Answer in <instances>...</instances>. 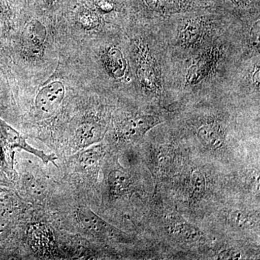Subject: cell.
Wrapping results in <instances>:
<instances>
[{
	"mask_svg": "<svg viewBox=\"0 0 260 260\" xmlns=\"http://www.w3.org/2000/svg\"><path fill=\"white\" fill-rule=\"evenodd\" d=\"M78 219L84 229L98 237H104L112 232V228L88 208L82 207L78 212Z\"/></svg>",
	"mask_w": 260,
	"mask_h": 260,
	"instance_id": "11",
	"label": "cell"
},
{
	"mask_svg": "<svg viewBox=\"0 0 260 260\" xmlns=\"http://www.w3.org/2000/svg\"><path fill=\"white\" fill-rule=\"evenodd\" d=\"M65 95L64 84L53 81L43 87L36 97V108L43 116H50L61 105Z\"/></svg>",
	"mask_w": 260,
	"mask_h": 260,
	"instance_id": "5",
	"label": "cell"
},
{
	"mask_svg": "<svg viewBox=\"0 0 260 260\" xmlns=\"http://www.w3.org/2000/svg\"><path fill=\"white\" fill-rule=\"evenodd\" d=\"M233 4L237 5L240 8H245L251 4V0H229Z\"/></svg>",
	"mask_w": 260,
	"mask_h": 260,
	"instance_id": "23",
	"label": "cell"
},
{
	"mask_svg": "<svg viewBox=\"0 0 260 260\" xmlns=\"http://www.w3.org/2000/svg\"><path fill=\"white\" fill-rule=\"evenodd\" d=\"M160 120L156 116L141 115L129 117L118 126L117 135L121 139L126 141H135L155 126L160 124Z\"/></svg>",
	"mask_w": 260,
	"mask_h": 260,
	"instance_id": "4",
	"label": "cell"
},
{
	"mask_svg": "<svg viewBox=\"0 0 260 260\" xmlns=\"http://www.w3.org/2000/svg\"><path fill=\"white\" fill-rule=\"evenodd\" d=\"M251 81L254 86L256 89H257L258 91L259 90V83H260V69H259V61H258L257 63L254 65L253 68L252 72H251Z\"/></svg>",
	"mask_w": 260,
	"mask_h": 260,
	"instance_id": "21",
	"label": "cell"
},
{
	"mask_svg": "<svg viewBox=\"0 0 260 260\" xmlns=\"http://www.w3.org/2000/svg\"><path fill=\"white\" fill-rule=\"evenodd\" d=\"M230 220L234 225L241 229H247L253 225V220L240 210L233 211L230 215Z\"/></svg>",
	"mask_w": 260,
	"mask_h": 260,
	"instance_id": "17",
	"label": "cell"
},
{
	"mask_svg": "<svg viewBox=\"0 0 260 260\" xmlns=\"http://www.w3.org/2000/svg\"><path fill=\"white\" fill-rule=\"evenodd\" d=\"M148 10L160 15H172L194 10L198 0H140Z\"/></svg>",
	"mask_w": 260,
	"mask_h": 260,
	"instance_id": "6",
	"label": "cell"
},
{
	"mask_svg": "<svg viewBox=\"0 0 260 260\" xmlns=\"http://www.w3.org/2000/svg\"><path fill=\"white\" fill-rule=\"evenodd\" d=\"M78 18L80 25L87 30L96 28L101 23L99 15L90 10H82L78 15Z\"/></svg>",
	"mask_w": 260,
	"mask_h": 260,
	"instance_id": "16",
	"label": "cell"
},
{
	"mask_svg": "<svg viewBox=\"0 0 260 260\" xmlns=\"http://www.w3.org/2000/svg\"><path fill=\"white\" fill-rule=\"evenodd\" d=\"M0 130H1L2 134H3L5 139L6 140V141L11 146L23 149V150H25L28 153L39 157L45 164L51 162L55 164V160H56L55 155H53V154L47 155V154L42 151V150L32 148L27 143L26 140H25L23 135H20L18 132H17L13 127L8 125L7 123L2 120L1 119H0Z\"/></svg>",
	"mask_w": 260,
	"mask_h": 260,
	"instance_id": "7",
	"label": "cell"
},
{
	"mask_svg": "<svg viewBox=\"0 0 260 260\" xmlns=\"http://www.w3.org/2000/svg\"><path fill=\"white\" fill-rule=\"evenodd\" d=\"M47 37V28L39 20H31L24 30L23 39L25 45L32 54L37 55L42 52Z\"/></svg>",
	"mask_w": 260,
	"mask_h": 260,
	"instance_id": "8",
	"label": "cell"
},
{
	"mask_svg": "<svg viewBox=\"0 0 260 260\" xmlns=\"http://www.w3.org/2000/svg\"><path fill=\"white\" fill-rule=\"evenodd\" d=\"M198 138L202 144L211 150H218L225 143L223 126L215 121L200 126L198 131Z\"/></svg>",
	"mask_w": 260,
	"mask_h": 260,
	"instance_id": "9",
	"label": "cell"
},
{
	"mask_svg": "<svg viewBox=\"0 0 260 260\" xmlns=\"http://www.w3.org/2000/svg\"><path fill=\"white\" fill-rule=\"evenodd\" d=\"M169 229L172 235L183 242H199L203 237V234L198 228L183 220H176L171 222Z\"/></svg>",
	"mask_w": 260,
	"mask_h": 260,
	"instance_id": "12",
	"label": "cell"
},
{
	"mask_svg": "<svg viewBox=\"0 0 260 260\" xmlns=\"http://www.w3.org/2000/svg\"><path fill=\"white\" fill-rule=\"evenodd\" d=\"M221 56V51L217 47H210L203 51L188 68L186 84L195 85L206 80L216 69Z\"/></svg>",
	"mask_w": 260,
	"mask_h": 260,
	"instance_id": "3",
	"label": "cell"
},
{
	"mask_svg": "<svg viewBox=\"0 0 260 260\" xmlns=\"http://www.w3.org/2000/svg\"><path fill=\"white\" fill-rule=\"evenodd\" d=\"M95 4L102 13H111L115 8L114 0H95Z\"/></svg>",
	"mask_w": 260,
	"mask_h": 260,
	"instance_id": "20",
	"label": "cell"
},
{
	"mask_svg": "<svg viewBox=\"0 0 260 260\" xmlns=\"http://www.w3.org/2000/svg\"><path fill=\"white\" fill-rule=\"evenodd\" d=\"M239 258H241L240 253L235 251H223L218 254V259H239Z\"/></svg>",
	"mask_w": 260,
	"mask_h": 260,
	"instance_id": "22",
	"label": "cell"
},
{
	"mask_svg": "<svg viewBox=\"0 0 260 260\" xmlns=\"http://www.w3.org/2000/svg\"><path fill=\"white\" fill-rule=\"evenodd\" d=\"M109 184L114 194H124L129 191L132 181L126 173L115 170L109 174Z\"/></svg>",
	"mask_w": 260,
	"mask_h": 260,
	"instance_id": "14",
	"label": "cell"
},
{
	"mask_svg": "<svg viewBox=\"0 0 260 260\" xmlns=\"http://www.w3.org/2000/svg\"><path fill=\"white\" fill-rule=\"evenodd\" d=\"M136 73L140 87L145 93L158 95L164 88L159 62L148 44L139 40L135 44Z\"/></svg>",
	"mask_w": 260,
	"mask_h": 260,
	"instance_id": "1",
	"label": "cell"
},
{
	"mask_svg": "<svg viewBox=\"0 0 260 260\" xmlns=\"http://www.w3.org/2000/svg\"><path fill=\"white\" fill-rule=\"evenodd\" d=\"M102 136V129L96 123L88 122L82 124L77 130V145L80 148H85L89 145L97 143Z\"/></svg>",
	"mask_w": 260,
	"mask_h": 260,
	"instance_id": "13",
	"label": "cell"
},
{
	"mask_svg": "<svg viewBox=\"0 0 260 260\" xmlns=\"http://www.w3.org/2000/svg\"><path fill=\"white\" fill-rule=\"evenodd\" d=\"M42 1L47 3L48 5H53L54 3H55L57 0H42Z\"/></svg>",
	"mask_w": 260,
	"mask_h": 260,
	"instance_id": "24",
	"label": "cell"
},
{
	"mask_svg": "<svg viewBox=\"0 0 260 260\" xmlns=\"http://www.w3.org/2000/svg\"><path fill=\"white\" fill-rule=\"evenodd\" d=\"M210 30L209 22L204 17L188 18L179 29L178 44L184 49H197L204 44Z\"/></svg>",
	"mask_w": 260,
	"mask_h": 260,
	"instance_id": "2",
	"label": "cell"
},
{
	"mask_svg": "<svg viewBox=\"0 0 260 260\" xmlns=\"http://www.w3.org/2000/svg\"><path fill=\"white\" fill-rule=\"evenodd\" d=\"M102 61L108 73L114 79H121L125 76L127 61L120 49L114 47L109 48L103 54Z\"/></svg>",
	"mask_w": 260,
	"mask_h": 260,
	"instance_id": "10",
	"label": "cell"
},
{
	"mask_svg": "<svg viewBox=\"0 0 260 260\" xmlns=\"http://www.w3.org/2000/svg\"><path fill=\"white\" fill-rule=\"evenodd\" d=\"M249 45L251 49L259 52V20H258L253 25L249 34Z\"/></svg>",
	"mask_w": 260,
	"mask_h": 260,
	"instance_id": "19",
	"label": "cell"
},
{
	"mask_svg": "<svg viewBox=\"0 0 260 260\" xmlns=\"http://www.w3.org/2000/svg\"><path fill=\"white\" fill-rule=\"evenodd\" d=\"M102 155V151L99 148L90 149L84 152L80 158V161L85 166H93L96 164Z\"/></svg>",
	"mask_w": 260,
	"mask_h": 260,
	"instance_id": "18",
	"label": "cell"
},
{
	"mask_svg": "<svg viewBox=\"0 0 260 260\" xmlns=\"http://www.w3.org/2000/svg\"><path fill=\"white\" fill-rule=\"evenodd\" d=\"M192 198L195 200L201 199L206 189V180L204 174L200 170H195L191 173L190 177Z\"/></svg>",
	"mask_w": 260,
	"mask_h": 260,
	"instance_id": "15",
	"label": "cell"
}]
</instances>
